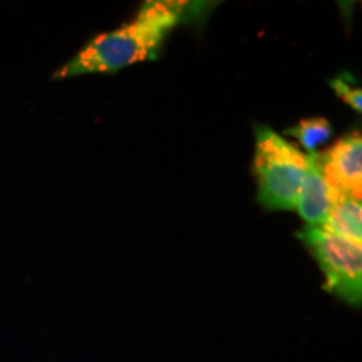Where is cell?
Wrapping results in <instances>:
<instances>
[{
    "instance_id": "3957f363",
    "label": "cell",
    "mask_w": 362,
    "mask_h": 362,
    "mask_svg": "<svg viewBox=\"0 0 362 362\" xmlns=\"http://www.w3.org/2000/svg\"><path fill=\"white\" fill-rule=\"evenodd\" d=\"M325 277V291L359 307L362 300V245L325 232L320 226H305L298 232Z\"/></svg>"
},
{
    "instance_id": "6da1fadb",
    "label": "cell",
    "mask_w": 362,
    "mask_h": 362,
    "mask_svg": "<svg viewBox=\"0 0 362 362\" xmlns=\"http://www.w3.org/2000/svg\"><path fill=\"white\" fill-rule=\"evenodd\" d=\"M185 6L181 2H146L138 16L111 33L99 34L78 56L54 72L56 79L94 72H115L156 56L166 35L180 24Z\"/></svg>"
},
{
    "instance_id": "52a82bcc",
    "label": "cell",
    "mask_w": 362,
    "mask_h": 362,
    "mask_svg": "<svg viewBox=\"0 0 362 362\" xmlns=\"http://www.w3.org/2000/svg\"><path fill=\"white\" fill-rule=\"evenodd\" d=\"M285 134L296 138L309 153H314L317 146L327 141L332 134V126L324 117H309L298 121L296 126L285 129Z\"/></svg>"
},
{
    "instance_id": "277c9868",
    "label": "cell",
    "mask_w": 362,
    "mask_h": 362,
    "mask_svg": "<svg viewBox=\"0 0 362 362\" xmlns=\"http://www.w3.org/2000/svg\"><path fill=\"white\" fill-rule=\"evenodd\" d=\"M320 155L325 178L334 188L361 198L362 193V138L352 131Z\"/></svg>"
},
{
    "instance_id": "5b68a950",
    "label": "cell",
    "mask_w": 362,
    "mask_h": 362,
    "mask_svg": "<svg viewBox=\"0 0 362 362\" xmlns=\"http://www.w3.org/2000/svg\"><path fill=\"white\" fill-rule=\"evenodd\" d=\"M336 188L325 178L319 153L307 155V173L300 185L296 210L307 221V226H322L332 206Z\"/></svg>"
},
{
    "instance_id": "ba28073f",
    "label": "cell",
    "mask_w": 362,
    "mask_h": 362,
    "mask_svg": "<svg viewBox=\"0 0 362 362\" xmlns=\"http://www.w3.org/2000/svg\"><path fill=\"white\" fill-rule=\"evenodd\" d=\"M334 93L342 99L344 103L349 104L352 110L361 112L362 111V90L361 88H356L354 84L347 83L346 76H339V78L330 81Z\"/></svg>"
},
{
    "instance_id": "7a4b0ae2",
    "label": "cell",
    "mask_w": 362,
    "mask_h": 362,
    "mask_svg": "<svg viewBox=\"0 0 362 362\" xmlns=\"http://www.w3.org/2000/svg\"><path fill=\"white\" fill-rule=\"evenodd\" d=\"M305 173L307 155L269 126H257L253 175L259 185V203L265 210H296Z\"/></svg>"
},
{
    "instance_id": "8992f818",
    "label": "cell",
    "mask_w": 362,
    "mask_h": 362,
    "mask_svg": "<svg viewBox=\"0 0 362 362\" xmlns=\"http://www.w3.org/2000/svg\"><path fill=\"white\" fill-rule=\"evenodd\" d=\"M320 228L325 232L361 243L362 240V205L361 198L336 188L332 206Z\"/></svg>"
}]
</instances>
